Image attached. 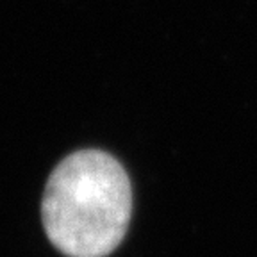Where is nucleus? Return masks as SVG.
Masks as SVG:
<instances>
[{"mask_svg":"<svg viewBox=\"0 0 257 257\" xmlns=\"http://www.w3.org/2000/svg\"><path fill=\"white\" fill-rule=\"evenodd\" d=\"M131 211L127 173L100 150H80L61 161L41 202L45 232L68 257L109 255L125 237Z\"/></svg>","mask_w":257,"mask_h":257,"instance_id":"obj_1","label":"nucleus"}]
</instances>
